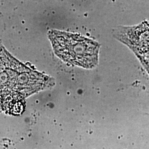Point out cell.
Returning a JSON list of instances; mask_svg holds the SVG:
<instances>
[{
  "instance_id": "obj_2",
  "label": "cell",
  "mask_w": 149,
  "mask_h": 149,
  "mask_svg": "<svg viewBox=\"0 0 149 149\" xmlns=\"http://www.w3.org/2000/svg\"><path fill=\"white\" fill-rule=\"evenodd\" d=\"M55 54L69 64L92 69L97 65L100 45L80 34L56 30L48 33Z\"/></svg>"
},
{
  "instance_id": "obj_4",
  "label": "cell",
  "mask_w": 149,
  "mask_h": 149,
  "mask_svg": "<svg viewBox=\"0 0 149 149\" xmlns=\"http://www.w3.org/2000/svg\"><path fill=\"white\" fill-rule=\"evenodd\" d=\"M142 64L143 65L144 68L148 71L149 74V58H139Z\"/></svg>"
},
{
  "instance_id": "obj_1",
  "label": "cell",
  "mask_w": 149,
  "mask_h": 149,
  "mask_svg": "<svg viewBox=\"0 0 149 149\" xmlns=\"http://www.w3.org/2000/svg\"><path fill=\"white\" fill-rule=\"evenodd\" d=\"M48 76L28 68L0 45V112L19 115L27 97L53 85Z\"/></svg>"
},
{
  "instance_id": "obj_3",
  "label": "cell",
  "mask_w": 149,
  "mask_h": 149,
  "mask_svg": "<svg viewBox=\"0 0 149 149\" xmlns=\"http://www.w3.org/2000/svg\"><path fill=\"white\" fill-rule=\"evenodd\" d=\"M113 32L116 38L127 45L138 58H149V21L117 27Z\"/></svg>"
}]
</instances>
